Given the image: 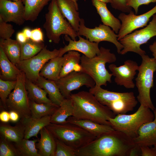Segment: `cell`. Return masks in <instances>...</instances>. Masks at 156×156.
<instances>
[{
	"mask_svg": "<svg viewBox=\"0 0 156 156\" xmlns=\"http://www.w3.org/2000/svg\"><path fill=\"white\" fill-rule=\"evenodd\" d=\"M135 145L133 139L114 130L97 137L75 153L76 156H127Z\"/></svg>",
	"mask_w": 156,
	"mask_h": 156,
	"instance_id": "6da1fadb",
	"label": "cell"
},
{
	"mask_svg": "<svg viewBox=\"0 0 156 156\" xmlns=\"http://www.w3.org/2000/svg\"><path fill=\"white\" fill-rule=\"evenodd\" d=\"M74 106L73 115L77 119H87L100 124L111 126L109 118L116 114L101 104L90 92L84 91L71 94Z\"/></svg>",
	"mask_w": 156,
	"mask_h": 156,
	"instance_id": "7a4b0ae2",
	"label": "cell"
},
{
	"mask_svg": "<svg viewBox=\"0 0 156 156\" xmlns=\"http://www.w3.org/2000/svg\"><path fill=\"white\" fill-rule=\"evenodd\" d=\"M100 49V53L93 57L89 58L84 55L81 56L80 71L90 76L94 81L96 85L106 86L107 82H112L113 75L106 69V64L115 62L116 57L114 54L110 52L109 49L103 47H101Z\"/></svg>",
	"mask_w": 156,
	"mask_h": 156,
	"instance_id": "3957f363",
	"label": "cell"
},
{
	"mask_svg": "<svg viewBox=\"0 0 156 156\" xmlns=\"http://www.w3.org/2000/svg\"><path fill=\"white\" fill-rule=\"evenodd\" d=\"M89 91L101 104L108 107L116 114H126L132 111L138 103L134 93L132 92L110 91L96 85L90 88Z\"/></svg>",
	"mask_w": 156,
	"mask_h": 156,
	"instance_id": "277c9868",
	"label": "cell"
},
{
	"mask_svg": "<svg viewBox=\"0 0 156 156\" xmlns=\"http://www.w3.org/2000/svg\"><path fill=\"white\" fill-rule=\"evenodd\" d=\"M45 18L43 26L50 40L58 44L60 36L62 34L69 36L72 40H76L77 32L65 19L58 8L56 0H51Z\"/></svg>",
	"mask_w": 156,
	"mask_h": 156,
	"instance_id": "5b68a950",
	"label": "cell"
},
{
	"mask_svg": "<svg viewBox=\"0 0 156 156\" xmlns=\"http://www.w3.org/2000/svg\"><path fill=\"white\" fill-rule=\"evenodd\" d=\"M46 127L55 138L75 150L87 144L97 138L81 127L68 122L62 124L50 122Z\"/></svg>",
	"mask_w": 156,
	"mask_h": 156,
	"instance_id": "8992f818",
	"label": "cell"
},
{
	"mask_svg": "<svg viewBox=\"0 0 156 156\" xmlns=\"http://www.w3.org/2000/svg\"><path fill=\"white\" fill-rule=\"evenodd\" d=\"M154 118L151 110L140 105L133 114H118L114 118H109V121L115 130L123 132L133 139L138 136V130L142 125L152 121Z\"/></svg>",
	"mask_w": 156,
	"mask_h": 156,
	"instance_id": "52a82bcc",
	"label": "cell"
},
{
	"mask_svg": "<svg viewBox=\"0 0 156 156\" xmlns=\"http://www.w3.org/2000/svg\"><path fill=\"white\" fill-rule=\"evenodd\" d=\"M142 61L139 66L135 79L138 92L137 99L140 105L153 111L155 109L150 97V90L153 86V75L156 71V61L144 54L141 56Z\"/></svg>",
	"mask_w": 156,
	"mask_h": 156,
	"instance_id": "ba28073f",
	"label": "cell"
},
{
	"mask_svg": "<svg viewBox=\"0 0 156 156\" xmlns=\"http://www.w3.org/2000/svg\"><path fill=\"white\" fill-rule=\"evenodd\" d=\"M156 36V14L154 15L149 24L143 29L128 34L119 40L123 47L120 54L124 55L129 52L135 53L142 56L145 51L140 46L146 43L152 37Z\"/></svg>",
	"mask_w": 156,
	"mask_h": 156,
	"instance_id": "9c48e42d",
	"label": "cell"
},
{
	"mask_svg": "<svg viewBox=\"0 0 156 156\" xmlns=\"http://www.w3.org/2000/svg\"><path fill=\"white\" fill-rule=\"evenodd\" d=\"M26 79L25 73L21 70L16 86L6 101V109L17 112L21 119L31 116L29 99L25 86Z\"/></svg>",
	"mask_w": 156,
	"mask_h": 156,
	"instance_id": "30bf717a",
	"label": "cell"
},
{
	"mask_svg": "<svg viewBox=\"0 0 156 156\" xmlns=\"http://www.w3.org/2000/svg\"><path fill=\"white\" fill-rule=\"evenodd\" d=\"M59 54V49L51 51L45 46L37 55L31 58L20 60L16 66L24 73L27 79L34 83L40 76V71L44 65L51 59L58 56Z\"/></svg>",
	"mask_w": 156,
	"mask_h": 156,
	"instance_id": "8fae6325",
	"label": "cell"
},
{
	"mask_svg": "<svg viewBox=\"0 0 156 156\" xmlns=\"http://www.w3.org/2000/svg\"><path fill=\"white\" fill-rule=\"evenodd\" d=\"M78 36H83L89 41L99 43L106 41L113 43L116 47L117 52L120 54L123 47L118 40V35L109 26L100 24L94 28L86 27L83 19H80L79 29L77 32Z\"/></svg>",
	"mask_w": 156,
	"mask_h": 156,
	"instance_id": "7c38bea8",
	"label": "cell"
},
{
	"mask_svg": "<svg viewBox=\"0 0 156 156\" xmlns=\"http://www.w3.org/2000/svg\"><path fill=\"white\" fill-rule=\"evenodd\" d=\"M65 99L70 98L72 91L83 86L92 88L95 85L92 78L86 73L74 71L65 77L55 81Z\"/></svg>",
	"mask_w": 156,
	"mask_h": 156,
	"instance_id": "4fadbf2b",
	"label": "cell"
},
{
	"mask_svg": "<svg viewBox=\"0 0 156 156\" xmlns=\"http://www.w3.org/2000/svg\"><path fill=\"white\" fill-rule=\"evenodd\" d=\"M156 13V5L146 13L137 15L133 11L128 14L122 12L118 18L121 22V27L118 34V40L119 41L127 35L140 28L146 26L150 18Z\"/></svg>",
	"mask_w": 156,
	"mask_h": 156,
	"instance_id": "5bb4252c",
	"label": "cell"
},
{
	"mask_svg": "<svg viewBox=\"0 0 156 156\" xmlns=\"http://www.w3.org/2000/svg\"><path fill=\"white\" fill-rule=\"evenodd\" d=\"M116 84L123 86L127 89L134 88L135 84L133 80L139 67L137 62L133 60H128L124 64L117 66L114 64H111L108 66Z\"/></svg>",
	"mask_w": 156,
	"mask_h": 156,
	"instance_id": "9a60e30c",
	"label": "cell"
},
{
	"mask_svg": "<svg viewBox=\"0 0 156 156\" xmlns=\"http://www.w3.org/2000/svg\"><path fill=\"white\" fill-rule=\"evenodd\" d=\"M25 8L22 0L14 1L0 0V17L6 22L22 25L25 21Z\"/></svg>",
	"mask_w": 156,
	"mask_h": 156,
	"instance_id": "2e32d148",
	"label": "cell"
},
{
	"mask_svg": "<svg viewBox=\"0 0 156 156\" xmlns=\"http://www.w3.org/2000/svg\"><path fill=\"white\" fill-rule=\"evenodd\" d=\"M78 37L79 40L76 41L73 40L68 36L65 35L64 38L68 42V44L59 49V57H62L65 53L71 51L79 52L90 58L100 53L99 43L90 42L88 39H85L81 36Z\"/></svg>",
	"mask_w": 156,
	"mask_h": 156,
	"instance_id": "e0dca14e",
	"label": "cell"
},
{
	"mask_svg": "<svg viewBox=\"0 0 156 156\" xmlns=\"http://www.w3.org/2000/svg\"><path fill=\"white\" fill-rule=\"evenodd\" d=\"M153 112L154 120L142 125L138 130V136L133 139L134 143L139 146L156 145V106Z\"/></svg>",
	"mask_w": 156,
	"mask_h": 156,
	"instance_id": "ac0fdd59",
	"label": "cell"
},
{
	"mask_svg": "<svg viewBox=\"0 0 156 156\" xmlns=\"http://www.w3.org/2000/svg\"><path fill=\"white\" fill-rule=\"evenodd\" d=\"M51 116L48 115L39 118L31 116L21 119L20 121L25 129L24 138L29 139L35 137L38 139V134L41 129L51 122Z\"/></svg>",
	"mask_w": 156,
	"mask_h": 156,
	"instance_id": "d6986e66",
	"label": "cell"
},
{
	"mask_svg": "<svg viewBox=\"0 0 156 156\" xmlns=\"http://www.w3.org/2000/svg\"><path fill=\"white\" fill-rule=\"evenodd\" d=\"M58 8L65 18L68 20L73 28L77 32L80 18L78 8L73 0H56Z\"/></svg>",
	"mask_w": 156,
	"mask_h": 156,
	"instance_id": "ffe728a7",
	"label": "cell"
},
{
	"mask_svg": "<svg viewBox=\"0 0 156 156\" xmlns=\"http://www.w3.org/2000/svg\"><path fill=\"white\" fill-rule=\"evenodd\" d=\"M67 121L81 127L97 138L115 130L111 126L100 124L87 119H77L73 116L69 117Z\"/></svg>",
	"mask_w": 156,
	"mask_h": 156,
	"instance_id": "44dd1931",
	"label": "cell"
},
{
	"mask_svg": "<svg viewBox=\"0 0 156 156\" xmlns=\"http://www.w3.org/2000/svg\"><path fill=\"white\" fill-rule=\"evenodd\" d=\"M39 133L40 138L36 144L39 154L40 156H54L56 148L55 138L46 127Z\"/></svg>",
	"mask_w": 156,
	"mask_h": 156,
	"instance_id": "7402d4cb",
	"label": "cell"
},
{
	"mask_svg": "<svg viewBox=\"0 0 156 156\" xmlns=\"http://www.w3.org/2000/svg\"><path fill=\"white\" fill-rule=\"evenodd\" d=\"M92 5L96 8L103 24L111 27L116 34L121 27L120 20L115 17L108 9L107 3L98 0H91Z\"/></svg>",
	"mask_w": 156,
	"mask_h": 156,
	"instance_id": "603a6c76",
	"label": "cell"
},
{
	"mask_svg": "<svg viewBox=\"0 0 156 156\" xmlns=\"http://www.w3.org/2000/svg\"><path fill=\"white\" fill-rule=\"evenodd\" d=\"M34 83L45 91L53 103L59 106L65 99L55 81L40 76Z\"/></svg>",
	"mask_w": 156,
	"mask_h": 156,
	"instance_id": "cb8c5ba5",
	"label": "cell"
},
{
	"mask_svg": "<svg viewBox=\"0 0 156 156\" xmlns=\"http://www.w3.org/2000/svg\"><path fill=\"white\" fill-rule=\"evenodd\" d=\"M1 78L4 80L15 81L21 70L8 59L0 46Z\"/></svg>",
	"mask_w": 156,
	"mask_h": 156,
	"instance_id": "d4e9b609",
	"label": "cell"
},
{
	"mask_svg": "<svg viewBox=\"0 0 156 156\" xmlns=\"http://www.w3.org/2000/svg\"><path fill=\"white\" fill-rule=\"evenodd\" d=\"M74 106L71 98L65 99L51 116V123L62 124L68 122L67 119L73 115Z\"/></svg>",
	"mask_w": 156,
	"mask_h": 156,
	"instance_id": "484cf974",
	"label": "cell"
},
{
	"mask_svg": "<svg viewBox=\"0 0 156 156\" xmlns=\"http://www.w3.org/2000/svg\"><path fill=\"white\" fill-rule=\"evenodd\" d=\"M63 57H57L49 60L41 69L39 75L46 79L56 81L60 78Z\"/></svg>",
	"mask_w": 156,
	"mask_h": 156,
	"instance_id": "4316f807",
	"label": "cell"
},
{
	"mask_svg": "<svg viewBox=\"0 0 156 156\" xmlns=\"http://www.w3.org/2000/svg\"><path fill=\"white\" fill-rule=\"evenodd\" d=\"M62 68L60 75V78L63 77L74 71H80L81 55L77 52L71 51L64 56Z\"/></svg>",
	"mask_w": 156,
	"mask_h": 156,
	"instance_id": "83f0119b",
	"label": "cell"
},
{
	"mask_svg": "<svg viewBox=\"0 0 156 156\" xmlns=\"http://www.w3.org/2000/svg\"><path fill=\"white\" fill-rule=\"evenodd\" d=\"M24 132V127L21 121L14 126L5 123L0 125L1 135L12 142L16 143L23 139Z\"/></svg>",
	"mask_w": 156,
	"mask_h": 156,
	"instance_id": "f1b7e54d",
	"label": "cell"
},
{
	"mask_svg": "<svg viewBox=\"0 0 156 156\" xmlns=\"http://www.w3.org/2000/svg\"><path fill=\"white\" fill-rule=\"evenodd\" d=\"M0 46L8 59L14 65H16L20 61L21 45L17 40L11 38L0 39Z\"/></svg>",
	"mask_w": 156,
	"mask_h": 156,
	"instance_id": "f546056e",
	"label": "cell"
},
{
	"mask_svg": "<svg viewBox=\"0 0 156 156\" xmlns=\"http://www.w3.org/2000/svg\"><path fill=\"white\" fill-rule=\"evenodd\" d=\"M51 0H22L25 8V21L32 22L37 18L44 7Z\"/></svg>",
	"mask_w": 156,
	"mask_h": 156,
	"instance_id": "4dcf8cb0",
	"label": "cell"
},
{
	"mask_svg": "<svg viewBox=\"0 0 156 156\" xmlns=\"http://www.w3.org/2000/svg\"><path fill=\"white\" fill-rule=\"evenodd\" d=\"M25 86L29 100L38 103H52L45 91L26 78Z\"/></svg>",
	"mask_w": 156,
	"mask_h": 156,
	"instance_id": "1f68e13d",
	"label": "cell"
},
{
	"mask_svg": "<svg viewBox=\"0 0 156 156\" xmlns=\"http://www.w3.org/2000/svg\"><path fill=\"white\" fill-rule=\"evenodd\" d=\"M29 103L31 116L35 118L52 116L59 106L53 103H38L30 100Z\"/></svg>",
	"mask_w": 156,
	"mask_h": 156,
	"instance_id": "d6a6232c",
	"label": "cell"
},
{
	"mask_svg": "<svg viewBox=\"0 0 156 156\" xmlns=\"http://www.w3.org/2000/svg\"><path fill=\"white\" fill-rule=\"evenodd\" d=\"M21 60L31 58L38 54L45 47L43 42H38L28 39L24 43H20Z\"/></svg>",
	"mask_w": 156,
	"mask_h": 156,
	"instance_id": "836d02e7",
	"label": "cell"
},
{
	"mask_svg": "<svg viewBox=\"0 0 156 156\" xmlns=\"http://www.w3.org/2000/svg\"><path fill=\"white\" fill-rule=\"evenodd\" d=\"M38 139L32 140L24 138L15 143V146L20 156H40L36 147Z\"/></svg>",
	"mask_w": 156,
	"mask_h": 156,
	"instance_id": "e575fe53",
	"label": "cell"
},
{
	"mask_svg": "<svg viewBox=\"0 0 156 156\" xmlns=\"http://www.w3.org/2000/svg\"><path fill=\"white\" fill-rule=\"evenodd\" d=\"M16 81V80H4L0 79V97L3 107L5 108H6V100L11 91L15 88Z\"/></svg>",
	"mask_w": 156,
	"mask_h": 156,
	"instance_id": "d590c367",
	"label": "cell"
},
{
	"mask_svg": "<svg viewBox=\"0 0 156 156\" xmlns=\"http://www.w3.org/2000/svg\"><path fill=\"white\" fill-rule=\"evenodd\" d=\"M1 135L0 139V156H19L15 146Z\"/></svg>",
	"mask_w": 156,
	"mask_h": 156,
	"instance_id": "8d00e7d4",
	"label": "cell"
},
{
	"mask_svg": "<svg viewBox=\"0 0 156 156\" xmlns=\"http://www.w3.org/2000/svg\"><path fill=\"white\" fill-rule=\"evenodd\" d=\"M56 148L54 156H76L75 150L55 139Z\"/></svg>",
	"mask_w": 156,
	"mask_h": 156,
	"instance_id": "74e56055",
	"label": "cell"
},
{
	"mask_svg": "<svg viewBox=\"0 0 156 156\" xmlns=\"http://www.w3.org/2000/svg\"><path fill=\"white\" fill-rule=\"evenodd\" d=\"M14 31L13 26L7 23L0 17V39L7 40L10 38Z\"/></svg>",
	"mask_w": 156,
	"mask_h": 156,
	"instance_id": "f35d334b",
	"label": "cell"
},
{
	"mask_svg": "<svg viewBox=\"0 0 156 156\" xmlns=\"http://www.w3.org/2000/svg\"><path fill=\"white\" fill-rule=\"evenodd\" d=\"M112 7L124 13H129L132 11V8L126 4V0H111Z\"/></svg>",
	"mask_w": 156,
	"mask_h": 156,
	"instance_id": "ab89813d",
	"label": "cell"
},
{
	"mask_svg": "<svg viewBox=\"0 0 156 156\" xmlns=\"http://www.w3.org/2000/svg\"><path fill=\"white\" fill-rule=\"evenodd\" d=\"M152 3H156V0H126L127 5L134 9L135 14H138L140 6L148 5Z\"/></svg>",
	"mask_w": 156,
	"mask_h": 156,
	"instance_id": "60d3db41",
	"label": "cell"
},
{
	"mask_svg": "<svg viewBox=\"0 0 156 156\" xmlns=\"http://www.w3.org/2000/svg\"><path fill=\"white\" fill-rule=\"evenodd\" d=\"M43 35L41 29L40 28L34 29L31 30L30 39L38 42H43Z\"/></svg>",
	"mask_w": 156,
	"mask_h": 156,
	"instance_id": "b9f144b4",
	"label": "cell"
},
{
	"mask_svg": "<svg viewBox=\"0 0 156 156\" xmlns=\"http://www.w3.org/2000/svg\"><path fill=\"white\" fill-rule=\"evenodd\" d=\"M140 155L142 156H156V149L154 148H150L148 146H140Z\"/></svg>",
	"mask_w": 156,
	"mask_h": 156,
	"instance_id": "7bdbcfd3",
	"label": "cell"
},
{
	"mask_svg": "<svg viewBox=\"0 0 156 156\" xmlns=\"http://www.w3.org/2000/svg\"><path fill=\"white\" fill-rule=\"evenodd\" d=\"M0 120L3 123H6L10 120L9 112L3 111L0 113Z\"/></svg>",
	"mask_w": 156,
	"mask_h": 156,
	"instance_id": "ee69618b",
	"label": "cell"
},
{
	"mask_svg": "<svg viewBox=\"0 0 156 156\" xmlns=\"http://www.w3.org/2000/svg\"><path fill=\"white\" fill-rule=\"evenodd\" d=\"M140 155V146L136 144V145L130 151L129 156H138Z\"/></svg>",
	"mask_w": 156,
	"mask_h": 156,
	"instance_id": "f6af8a7d",
	"label": "cell"
},
{
	"mask_svg": "<svg viewBox=\"0 0 156 156\" xmlns=\"http://www.w3.org/2000/svg\"><path fill=\"white\" fill-rule=\"evenodd\" d=\"M9 112L10 120L12 122H18L20 117L19 114L14 111H10Z\"/></svg>",
	"mask_w": 156,
	"mask_h": 156,
	"instance_id": "bcb514c9",
	"label": "cell"
},
{
	"mask_svg": "<svg viewBox=\"0 0 156 156\" xmlns=\"http://www.w3.org/2000/svg\"><path fill=\"white\" fill-rule=\"evenodd\" d=\"M16 38V40L20 43L25 42L28 39L22 31L17 33Z\"/></svg>",
	"mask_w": 156,
	"mask_h": 156,
	"instance_id": "7dc6e473",
	"label": "cell"
},
{
	"mask_svg": "<svg viewBox=\"0 0 156 156\" xmlns=\"http://www.w3.org/2000/svg\"><path fill=\"white\" fill-rule=\"evenodd\" d=\"M150 50L152 53L153 58L156 61V40L149 47Z\"/></svg>",
	"mask_w": 156,
	"mask_h": 156,
	"instance_id": "c3c4849f",
	"label": "cell"
},
{
	"mask_svg": "<svg viewBox=\"0 0 156 156\" xmlns=\"http://www.w3.org/2000/svg\"><path fill=\"white\" fill-rule=\"evenodd\" d=\"M31 30L28 28H25L22 32L25 35L27 39L30 38L31 34Z\"/></svg>",
	"mask_w": 156,
	"mask_h": 156,
	"instance_id": "681fc988",
	"label": "cell"
},
{
	"mask_svg": "<svg viewBox=\"0 0 156 156\" xmlns=\"http://www.w3.org/2000/svg\"><path fill=\"white\" fill-rule=\"evenodd\" d=\"M101 1L106 3H110L111 2V0H98Z\"/></svg>",
	"mask_w": 156,
	"mask_h": 156,
	"instance_id": "f907efd6",
	"label": "cell"
},
{
	"mask_svg": "<svg viewBox=\"0 0 156 156\" xmlns=\"http://www.w3.org/2000/svg\"><path fill=\"white\" fill-rule=\"evenodd\" d=\"M73 0L74 1L75 3V4H76V6H77V7L78 8V3H77V0Z\"/></svg>",
	"mask_w": 156,
	"mask_h": 156,
	"instance_id": "816d5d0a",
	"label": "cell"
},
{
	"mask_svg": "<svg viewBox=\"0 0 156 156\" xmlns=\"http://www.w3.org/2000/svg\"><path fill=\"white\" fill-rule=\"evenodd\" d=\"M12 1H17L21 0H10Z\"/></svg>",
	"mask_w": 156,
	"mask_h": 156,
	"instance_id": "f5cc1de1",
	"label": "cell"
},
{
	"mask_svg": "<svg viewBox=\"0 0 156 156\" xmlns=\"http://www.w3.org/2000/svg\"><path fill=\"white\" fill-rule=\"evenodd\" d=\"M154 147L156 148V145L154 146Z\"/></svg>",
	"mask_w": 156,
	"mask_h": 156,
	"instance_id": "db71d44e",
	"label": "cell"
}]
</instances>
